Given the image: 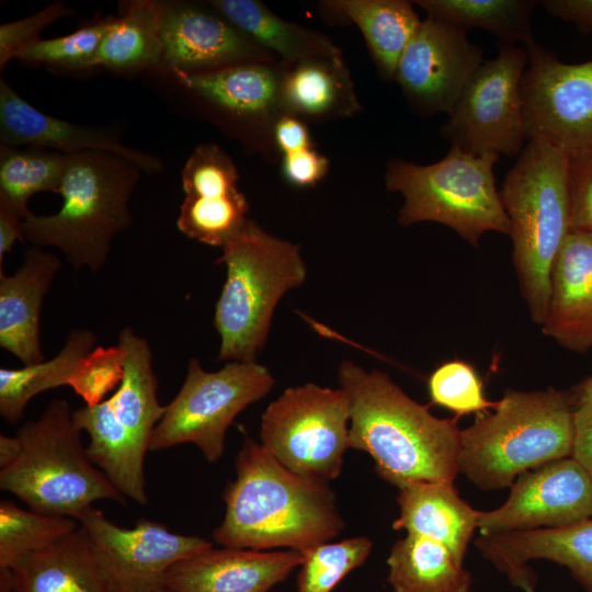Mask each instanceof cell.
I'll return each instance as SVG.
<instances>
[{
  "mask_svg": "<svg viewBox=\"0 0 592 592\" xmlns=\"http://www.w3.org/2000/svg\"><path fill=\"white\" fill-rule=\"evenodd\" d=\"M237 478L224 491L226 511L213 538L223 547L304 551L344 528L328 483L301 477L246 437L235 462Z\"/></svg>",
  "mask_w": 592,
  "mask_h": 592,
  "instance_id": "1",
  "label": "cell"
},
{
  "mask_svg": "<svg viewBox=\"0 0 592 592\" xmlns=\"http://www.w3.org/2000/svg\"><path fill=\"white\" fill-rule=\"evenodd\" d=\"M339 383L350 402V445L366 452L376 473L397 488L415 481H452L459 473L457 419L434 417L387 373L343 361Z\"/></svg>",
  "mask_w": 592,
  "mask_h": 592,
  "instance_id": "2",
  "label": "cell"
},
{
  "mask_svg": "<svg viewBox=\"0 0 592 592\" xmlns=\"http://www.w3.org/2000/svg\"><path fill=\"white\" fill-rule=\"evenodd\" d=\"M140 172L133 161L110 151L67 155L57 191L61 207L52 215L31 212L21 221L23 240L57 248L77 270H101L113 238L130 225L129 200Z\"/></svg>",
  "mask_w": 592,
  "mask_h": 592,
  "instance_id": "3",
  "label": "cell"
},
{
  "mask_svg": "<svg viewBox=\"0 0 592 592\" xmlns=\"http://www.w3.org/2000/svg\"><path fill=\"white\" fill-rule=\"evenodd\" d=\"M569 392L505 390L493 412L460 430L459 471L482 490L511 487L524 471L571 456Z\"/></svg>",
  "mask_w": 592,
  "mask_h": 592,
  "instance_id": "4",
  "label": "cell"
},
{
  "mask_svg": "<svg viewBox=\"0 0 592 592\" xmlns=\"http://www.w3.org/2000/svg\"><path fill=\"white\" fill-rule=\"evenodd\" d=\"M499 194L510 223L520 291L532 320L542 326L551 267L570 231L568 155L546 143L528 141Z\"/></svg>",
  "mask_w": 592,
  "mask_h": 592,
  "instance_id": "5",
  "label": "cell"
},
{
  "mask_svg": "<svg viewBox=\"0 0 592 592\" xmlns=\"http://www.w3.org/2000/svg\"><path fill=\"white\" fill-rule=\"evenodd\" d=\"M217 263L227 270L214 317L220 337L218 360L255 362L280 299L306 281L299 246L249 219L223 247Z\"/></svg>",
  "mask_w": 592,
  "mask_h": 592,
  "instance_id": "6",
  "label": "cell"
},
{
  "mask_svg": "<svg viewBox=\"0 0 592 592\" xmlns=\"http://www.w3.org/2000/svg\"><path fill=\"white\" fill-rule=\"evenodd\" d=\"M65 399H54L42 415L16 433L21 449L0 469V489L30 510L78 520L95 501L126 503V498L90 460Z\"/></svg>",
  "mask_w": 592,
  "mask_h": 592,
  "instance_id": "7",
  "label": "cell"
},
{
  "mask_svg": "<svg viewBox=\"0 0 592 592\" xmlns=\"http://www.w3.org/2000/svg\"><path fill=\"white\" fill-rule=\"evenodd\" d=\"M126 352L124 376L111 397L72 410L75 424L89 435L90 460L126 498L147 504L145 457L166 406L158 400V382L148 341L125 327L118 343Z\"/></svg>",
  "mask_w": 592,
  "mask_h": 592,
  "instance_id": "8",
  "label": "cell"
},
{
  "mask_svg": "<svg viewBox=\"0 0 592 592\" xmlns=\"http://www.w3.org/2000/svg\"><path fill=\"white\" fill-rule=\"evenodd\" d=\"M499 156H473L456 145L431 164L405 159L386 163L385 185L403 196L398 224L434 221L455 230L477 247L488 231L510 234L509 218L496 187Z\"/></svg>",
  "mask_w": 592,
  "mask_h": 592,
  "instance_id": "9",
  "label": "cell"
},
{
  "mask_svg": "<svg viewBox=\"0 0 592 592\" xmlns=\"http://www.w3.org/2000/svg\"><path fill=\"white\" fill-rule=\"evenodd\" d=\"M274 383L270 371L257 362L231 361L219 371L207 372L197 358H191L182 387L166 405L149 449L192 443L206 460L218 462L236 417L265 397Z\"/></svg>",
  "mask_w": 592,
  "mask_h": 592,
  "instance_id": "10",
  "label": "cell"
},
{
  "mask_svg": "<svg viewBox=\"0 0 592 592\" xmlns=\"http://www.w3.org/2000/svg\"><path fill=\"white\" fill-rule=\"evenodd\" d=\"M345 391L312 383L291 387L262 414L261 445L291 471L321 482L338 478L350 445Z\"/></svg>",
  "mask_w": 592,
  "mask_h": 592,
  "instance_id": "11",
  "label": "cell"
},
{
  "mask_svg": "<svg viewBox=\"0 0 592 592\" xmlns=\"http://www.w3.org/2000/svg\"><path fill=\"white\" fill-rule=\"evenodd\" d=\"M528 57L524 47L499 44L468 80L441 133L473 156H519L525 147L521 81Z\"/></svg>",
  "mask_w": 592,
  "mask_h": 592,
  "instance_id": "12",
  "label": "cell"
},
{
  "mask_svg": "<svg viewBox=\"0 0 592 592\" xmlns=\"http://www.w3.org/2000/svg\"><path fill=\"white\" fill-rule=\"evenodd\" d=\"M521 81L527 141H542L572 157L592 150V59L566 64L536 42L525 47Z\"/></svg>",
  "mask_w": 592,
  "mask_h": 592,
  "instance_id": "13",
  "label": "cell"
},
{
  "mask_svg": "<svg viewBox=\"0 0 592 592\" xmlns=\"http://www.w3.org/2000/svg\"><path fill=\"white\" fill-rule=\"evenodd\" d=\"M178 83L234 136L270 163L280 161L274 127L285 114L281 64L244 62L204 72H173Z\"/></svg>",
  "mask_w": 592,
  "mask_h": 592,
  "instance_id": "14",
  "label": "cell"
},
{
  "mask_svg": "<svg viewBox=\"0 0 592 592\" xmlns=\"http://www.w3.org/2000/svg\"><path fill=\"white\" fill-rule=\"evenodd\" d=\"M78 521L88 533L111 592H146L162 585L173 565L213 547L207 539L173 533L145 519L132 528L121 527L94 505Z\"/></svg>",
  "mask_w": 592,
  "mask_h": 592,
  "instance_id": "15",
  "label": "cell"
},
{
  "mask_svg": "<svg viewBox=\"0 0 592 592\" xmlns=\"http://www.w3.org/2000/svg\"><path fill=\"white\" fill-rule=\"evenodd\" d=\"M485 61L467 31L426 16L406 47L395 80L421 116L449 115L468 80Z\"/></svg>",
  "mask_w": 592,
  "mask_h": 592,
  "instance_id": "16",
  "label": "cell"
},
{
  "mask_svg": "<svg viewBox=\"0 0 592 592\" xmlns=\"http://www.w3.org/2000/svg\"><path fill=\"white\" fill-rule=\"evenodd\" d=\"M506 501L479 511L482 535L553 528L592 519V479L571 456L521 474Z\"/></svg>",
  "mask_w": 592,
  "mask_h": 592,
  "instance_id": "17",
  "label": "cell"
},
{
  "mask_svg": "<svg viewBox=\"0 0 592 592\" xmlns=\"http://www.w3.org/2000/svg\"><path fill=\"white\" fill-rule=\"evenodd\" d=\"M161 42V68L171 73L280 61L208 2L163 1Z\"/></svg>",
  "mask_w": 592,
  "mask_h": 592,
  "instance_id": "18",
  "label": "cell"
},
{
  "mask_svg": "<svg viewBox=\"0 0 592 592\" xmlns=\"http://www.w3.org/2000/svg\"><path fill=\"white\" fill-rule=\"evenodd\" d=\"M238 180L237 167L223 148L212 143L196 146L181 171L184 200L178 229L190 239L223 248L249 220V203Z\"/></svg>",
  "mask_w": 592,
  "mask_h": 592,
  "instance_id": "19",
  "label": "cell"
},
{
  "mask_svg": "<svg viewBox=\"0 0 592 592\" xmlns=\"http://www.w3.org/2000/svg\"><path fill=\"white\" fill-rule=\"evenodd\" d=\"M480 554L522 590L535 589L530 560L546 559L569 569L592 592V519L571 525L482 535L475 540Z\"/></svg>",
  "mask_w": 592,
  "mask_h": 592,
  "instance_id": "20",
  "label": "cell"
},
{
  "mask_svg": "<svg viewBox=\"0 0 592 592\" xmlns=\"http://www.w3.org/2000/svg\"><path fill=\"white\" fill-rule=\"evenodd\" d=\"M303 553L209 548L182 559L164 576L171 592H270L300 566Z\"/></svg>",
  "mask_w": 592,
  "mask_h": 592,
  "instance_id": "21",
  "label": "cell"
},
{
  "mask_svg": "<svg viewBox=\"0 0 592 592\" xmlns=\"http://www.w3.org/2000/svg\"><path fill=\"white\" fill-rule=\"evenodd\" d=\"M0 139L1 145L5 146L31 145L67 155L87 150L110 151L133 161L144 172L163 171L160 158L126 146L107 132L73 124L41 112L21 98L2 77Z\"/></svg>",
  "mask_w": 592,
  "mask_h": 592,
  "instance_id": "22",
  "label": "cell"
},
{
  "mask_svg": "<svg viewBox=\"0 0 592 592\" xmlns=\"http://www.w3.org/2000/svg\"><path fill=\"white\" fill-rule=\"evenodd\" d=\"M542 332L577 353L592 348V235L569 231L551 267Z\"/></svg>",
  "mask_w": 592,
  "mask_h": 592,
  "instance_id": "23",
  "label": "cell"
},
{
  "mask_svg": "<svg viewBox=\"0 0 592 592\" xmlns=\"http://www.w3.org/2000/svg\"><path fill=\"white\" fill-rule=\"evenodd\" d=\"M61 266L53 252L32 246L11 275L0 269V346L24 365L44 361L41 311L44 297Z\"/></svg>",
  "mask_w": 592,
  "mask_h": 592,
  "instance_id": "24",
  "label": "cell"
},
{
  "mask_svg": "<svg viewBox=\"0 0 592 592\" xmlns=\"http://www.w3.org/2000/svg\"><path fill=\"white\" fill-rule=\"evenodd\" d=\"M0 592H111L80 526L0 569Z\"/></svg>",
  "mask_w": 592,
  "mask_h": 592,
  "instance_id": "25",
  "label": "cell"
},
{
  "mask_svg": "<svg viewBox=\"0 0 592 592\" xmlns=\"http://www.w3.org/2000/svg\"><path fill=\"white\" fill-rule=\"evenodd\" d=\"M281 64V102L286 114L305 123L352 117L360 104L342 55Z\"/></svg>",
  "mask_w": 592,
  "mask_h": 592,
  "instance_id": "26",
  "label": "cell"
},
{
  "mask_svg": "<svg viewBox=\"0 0 592 592\" xmlns=\"http://www.w3.org/2000/svg\"><path fill=\"white\" fill-rule=\"evenodd\" d=\"M399 489L395 530L431 538L464 563L479 511L463 500L452 481H415Z\"/></svg>",
  "mask_w": 592,
  "mask_h": 592,
  "instance_id": "27",
  "label": "cell"
},
{
  "mask_svg": "<svg viewBox=\"0 0 592 592\" xmlns=\"http://www.w3.org/2000/svg\"><path fill=\"white\" fill-rule=\"evenodd\" d=\"M321 4L339 22L360 29L378 73L395 80L400 58L422 22L412 1L334 0Z\"/></svg>",
  "mask_w": 592,
  "mask_h": 592,
  "instance_id": "28",
  "label": "cell"
},
{
  "mask_svg": "<svg viewBox=\"0 0 592 592\" xmlns=\"http://www.w3.org/2000/svg\"><path fill=\"white\" fill-rule=\"evenodd\" d=\"M207 2L280 61L291 64L342 55L341 49L327 35L280 18L261 1Z\"/></svg>",
  "mask_w": 592,
  "mask_h": 592,
  "instance_id": "29",
  "label": "cell"
},
{
  "mask_svg": "<svg viewBox=\"0 0 592 592\" xmlns=\"http://www.w3.org/2000/svg\"><path fill=\"white\" fill-rule=\"evenodd\" d=\"M163 1L133 0L112 16L93 67L115 71L161 68V16Z\"/></svg>",
  "mask_w": 592,
  "mask_h": 592,
  "instance_id": "30",
  "label": "cell"
},
{
  "mask_svg": "<svg viewBox=\"0 0 592 592\" xmlns=\"http://www.w3.org/2000/svg\"><path fill=\"white\" fill-rule=\"evenodd\" d=\"M395 592H469L471 576L444 545L415 534L398 539L387 558Z\"/></svg>",
  "mask_w": 592,
  "mask_h": 592,
  "instance_id": "31",
  "label": "cell"
},
{
  "mask_svg": "<svg viewBox=\"0 0 592 592\" xmlns=\"http://www.w3.org/2000/svg\"><path fill=\"white\" fill-rule=\"evenodd\" d=\"M95 342L92 331L76 329L54 357L21 368L1 367V417L9 423H16L32 398L52 388L69 386L77 365L95 348Z\"/></svg>",
  "mask_w": 592,
  "mask_h": 592,
  "instance_id": "32",
  "label": "cell"
},
{
  "mask_svg": "<svg viewBox=\"0 0 592 592\" xmlns=\"http://www.w3.org/2000/svg\"><path fill=\"white\" fill-rule=\"evenodd\" d=\"M428 16L459 29H481L494 34L500 44L525 47L535 43L531 16L533 0H415Z\"/></svg>",
  "mask_w": 592,
  "mask_h": 592,
  "instance_id": "33",
  "label": "cell"
},
{
  "mask_svg": "<svg viewBox=\"0 0 592 592\" xmlns=\"http://www.w3.org/2000/svg\"><path fill=\"white\" fill-rule=\"evenodd\" d=\"M67 153L33 147L20 150L0 146V204L24 219L31 210L27 201L38 192L57 193Z\"/></svg>",
  "mask_w": 592,
  "mask_h": 592,
  "instance_id": "34",
  "label": "cell"
},
{
  "mask_svg": "<svg viewBox=\"0 0 592 592\" xmlns=\"http://www.w3.org/2000/svg\"><path fill=\"white\" fill-rule=\"evenodd\" d=\"M80 526L76 519L55 516L0 502V569L12 567L23 556L42 549Z\"/></svg>",
  "mask_w": 592,
  "mask_h": 592,
  "instance_id": "35",
  "label": "cell"
},
{
  "mask_svg": "<svg viewBox=\"0 0 592 592\" xmlns=\"http://www.w3.org/2000/svg\"><path fill=\"white\" fill-rule=\"evenodd\" d=\"M373 542L365 536L325 542L303 553L297 574V592H332L351 571L362 566Z\"/></svg>",
  "mask_w": 592,
  "mask_h": 592,
  "instance_id": "36",
  "label": "cell"
},
{
  "mask_svg": "<svg viewBox=\"0 0 592 592\" xmlns=\"http://www.w3.org/2000/svg\"><path fill=\"white\" fill-rule=\"evenodd\" d=\"M431 401L457 417L494 409L498 401L485 397L483 383L475 368L464 361H449L436 367L428 379Z\"/></svg>",
  "mask_w": 592,
  "mask_h": 592,
  "instance_id": "37",
  "label": "cell"
},
{
  "mask_svg": "<svg viewBox=\"0 0 592 592\" xmlns=\"http://www.w3.org/2000/svg\"><path fill=\"white\" fill-rule=\"evenodd\" d=\"M111 19L99 20L65 36L39 39L18 59L71 69L91 68Z\"/></svg>",
  "mask_w": 592,
  "mask_h": 592,
  "instance_id": "38",
  "label": "cell"
},
{
  "mask_svg": "<svg viewBox=\"0 0 592 592\" xmlns=\"http://www.w3.org/2000/svg\"><path fill=\"white\" fill-rule=\"evenodd\" d=\"M126 352L119 344L95 346L77 365L69 386L87 406H95L115 391L124 376Z\"/></svg>",
  "mask_w": 592,
  "mask_h": 592,
  "instance_id": "39",
  "label": "cell"
},
{
  "mask_svg": "<svg viewBox=\"0 0 592 592\" xmlns=\"http://www.w3.org/2000/svg\"><path fill=\"white\" fill-rule=\"evenodd\" d=\"M62 1H55L38 12L0 25V69L39 41V33L56 20L72 15Z\"/></svg>",
  "mask_w": 592,
  "mask_h": 592,
  "instance_id": "40",
  "label": "cell"
},
{
  "mask_svg": "<svg viewBox=\"0 0 592 592\" xmlns=\"http://www.w3.org/2000/svg\"><path fill=\"white\" fill-rule=\"evenodd\" d=\"M570 231L592 235V150L569 157Z\"/></svg>",
  "mask_w": 592,
  "mask_h": 592,
  "instance_id": "41",
  "label": "cell"
},
{
  "mask_svg": "<svg viewBox=\"0 0 592 592\" xmlns=\"http://www.w3.org/2000/svg\"><path fill=\"white\" fill-rule=\"evenodd\" d=\"M280 162L283 179L299 189L317 185L330 170L329 159L318 152L315 146L284 153Z\"/></svg>",
  "mask_w": 592,
  "mask_h": 592,
  "instance_id": "42",
  "label": "cell"
},
{
  "mask_svg": "<svg viewBox=\"0 0 592 592\" xmlns=\"http://www.w3.org/2000/svg\"><path fill=\"white\" fill-rule=\"evenodd\" d=\"M571 457L592 479V401L574 408Z\"/></svg>",
  "mask_w": 592,
  "mask_h": 592,
  "instance_id": "43",
  "label": "cell"
},
{
  "mask_svg": "<svg viewBox=\"0 0 592 592\" xmlns=\"http://www.w3.org/2000/svg\"><path fill=\"white\" fill-rule=\"evenodd\" d=\"M274 143L280 158L284 153L315 146L307 123L286 113L275 124Z\"/></svg>",
  "mask_w": 592,
  "mask_h": 592,
  "instance_id": "44",
  "label": "cell"
},
{
  "mask_svg": "<svg viewBox=\"0 0 592 592\" xmlns=\"http://www.w3.org/2000/svg\"><path fill=\"white\" fill-rule=\"evenodd\" d=\"M537 3L550 15L573 24L581 33L592 32V0H543Z\"/></svg>",
  "mask_w": 592,
  "mask_h": 592,
  "instance_id": "45",
  "label": "cell"
},
{
  "mask_svg": "<svg viewBox=\"0 0 592 592\" xmlns=\"http://www.w3.org/2000/svg\"><path fill=\"white\" fill-rule=\"evenodd\" d=\"M22 217L9 207L0 204V267L5 255L18 240H23L21 232Z\"/></svg>",
  "mask_w": 592,
  "mask_h": 592,
  "instance_id": "46",
  "label": "cell"
},
{
  "mask_svg": "<svg viewBox=\"0 0 592 592\" xmlns=\"http://www.w3.org/2000/svg\"><path fill=\"white\" fill-rule=\"evenodd\" d=\"M21 444L19 437L0 435V467L4 468L19 456Z\"/></svg>",
  "mask_w": 592,
  "mask_h": 592,
  "instance_id": "47",
  "label": "cell"
},
{
  "mask_svg": "<svg viewBox=\"0 0 592 592\" xmlns=\"http://www.w3.org/2000/svg\"><path fill=\"white\" fill-rule=\"evenodd\" d=\"M569 396L573 408L592 401V376L584 378L576 385L569 392Z\"/></svg>",
  "mask_w": 592,
  "mask_h": 592,
  "instance_id": "48",
  "label": "cell"
},
{
  "mask_svg": "<svg viewBox=\"0 0 592 592\" xmlns=\"http://www.w3.org/2000/svg\"><path fill=\"white\" fill-rule=\"evenodd\" d=\"M146 592H171L164 584L152 588Z\"/></svg>",
  "mask_w": 592,
  "mask_h": 592,
  "instance_id": "49",
  "label": "cell"
},
{
  "mask_svg": "<svg viewBox=\"0 0 592 592\" xmlns=\"http://www.w3.org/2000/svg\"><path fill=\"white\" fill-rule=\"evenodd\" d=\"M525 592H535V589H528Z\"/></svg>",
  "mask_w": 592,
  "mask_h": 592,
  "instance_id": "50",
  "label": "cell"
}]
</instances>
